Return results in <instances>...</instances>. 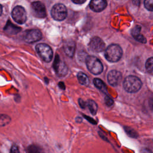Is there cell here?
<instances>
[{"label": "cell", "mask_w": 153, "mask_h": 153, "mask_svg": "<svg viewBox=\"0 0 153 153\" xmlns=\"http://www.w3.org/2000/svg\"><path fill=\"white\" fill-rule=\"evenodd\" d=\"M123 50L121 47L116 44H112L109 45L105 51L106 59L111 62H117L122 57Z\"/></svg>", "instance_id": "6da1fadb"}, {"label": "cell", "mask_w": 153, "mask_h": 153, "mask_svg": "<svg viewBox=\"0 0 153 153\" xmlns=\"http://www.w3.org/2000/svg\"><path fill=\"white\" fill-rule=\"evenodd\" d=\"M123 87L125 90L128 93H136L140 89L142 82L137 76L129 75L124 79Z\"/></svg>", "instance_id": "7a4b0ae2"}, {"label": "cell", "mask_w": 153, "mask_h": 153, "mask_svg": "<svg viewBox=\"0 0 153 153\" xmlns=\"http://www.w3.org/2000/svg\"><path fill=\"white\" fill-rule=\"evenodd\" d=\"M88 71L94 75H99L103 71V66L100 60L94 56H89L85 59Z\"/></svg>", "instance_id": "3957f363"}, {"label": "cell", "mask_w": 153, "mask_h": 153, "mask_svg": "<svg viewBox=\"0 0 153 153\" xmlns=\"http://www.w3.org/2000/svg\"><path fill=\"white\" fill-rule=\"evenodd\" d=\"M36 51L41 59L45 62H50L53 59V50L46 44H38L35 47Z\"/></svg>", "instance_id": "277c9868"}, {"label": "cell", "mask_w": 153, "mask_h": 153, "mask_svg": "<svg viewBox=\"0 0 153 153\" xmlns=\"http://www.w3.org/2000/svg\"><path fill=\"white\" fill-rule=\"evenodd\" d=\"M68 11L66 7L62 4H55L51 10V17L57 21L63 20L67 16Z\"/></svg>", "instance_id": "5b68a950"}, {"label": "cell", "mask_w": 153, "mask_h": 153, "mask_svg": "<svg viewBox=\"0 0 153 153\" xmlns=\"http://www.w3.org/2000/svg\"><path fill=\"white\" fill-rule=\"evenodd\" d=\"M11 16L16 23L20 25L25 23L27 20V14L25 9L19 5H17L13 8Z\"/></svg>", "instance_id": "8992f818"}, {"label": "cell", "mask_w": 153, "mask_h": 153, "mask_svg": "<svg viewBox=\"0 0 153 153\" xmlns=\"http://www.w3.org/2000/svg\"><path fill=\"white\" fill-rule=\"evenodd\" d=\"M42 33L41 32L36 29H32L25 31L23 39L25 42L27 43H33L37 42L41 39Z\"/></svg>", "instance_id": "52a82bcc"}, {"label": "cell", "mask_w": 153, "mask_h": 153, "mask_svg": "<svg viewBox=\"0 0 153 153\" xmlns=\"http://www.w3.org/2000/svg\"><path fill=\"white\" fill-rule=\"evenodd\" d=\"M31 11L33 15L38 18L46 16V10L44 4L39 1H35L31 4Z\"/></svg>", "instance_id": "ba28073f"}, {"label": "cell", "mask_w": 153, "mask_h": 153, "mask_svg": "<svg viewBox=\"0 0 153 153\" xmlns=\"http://www.w3.org/2000/svg\"><path fill=\"white\" fill-rule=\"evenodd\" d=\"M89 49L96 53L103 51L105 48V44L104 41L98 36H94L90 40L88 44Z\"/></svg>", "instance_id": "9c48e42d"}, {"label": "cell", "mask_w": 153, "mask_h": 153, "mask_svg": "<svg viewBox=\"0 0 153 153\" xmlns=\"http://www.w3.org/2000/svg\"><path fill=\"white\" fill-rule=\"evenodd\" d=\"M53 68L57 75L60 77L65 76L68 72V68L66 64L60 60L58 55L56 56V58L54 61Z\"/></svg>", "instance_id": "30bf717a"}, {"label": "cell", "mask_w": 153, "mask_h": 153, "mask_svg": "<svg viewBox=\"0 0 153 153\" xmlns=\"http://www.w3.org/2000/svg\"><path fill=\"white\" fill-rule=\"evenodd\" d=\"M121 78L122 75L121 72L117 70H112L108 74V81L112 86L118 85L120 83Z\"/></svg>", "instance_id": "8fae6325"}, {"label": "cell", "mask_w": 153, "mask_h": 153, "mask_svg": "<svg viewBox=\"0 0 153 153\" xmlns=\"http://www.w3.org/2000/svg\"><path fill=\"white\" fill-rule=\"evenodd\" d=\"M107 5V2L104 0H93L90 2V9L94 12H100L103 11Z\"/></svg>", "instance_id": "7c38bea8"}, {"label": "cell", "mask_w": 153, "mask_h": 153, "mask_svg": "<svg viewBox=\"0 0 153 153\" xmlns=\"http://www.w3.org/2000/svg\"><path fill=\"white\" fill-rule=\"evenodd\" d=\"M63 50L68 56L72 57L75 51V43L72 40L66 41L64 44Z\"/></svg>", "instance_id": "4fadbf2b"}, {"label": "cell", "mask_w": 153, "mask_h": 153, "mask_svg": "<svg viewBox=\"0 0 153 153\" xmlns=\"http://www.w3.org/2000/svg\"><path fill=\"white\" fill-rule=\"evenodd\" d=\"M140 30L141 27L140 26H134L132 30H131V35L135 39H136L137 41L140 42L142 43H145L146 42V38L140 34Z\"/></svg>", "instance_id": "5bb4252c"}, {"label": "cell", "mask_w": 153, "mask_h": 153, "mask_svg": "<svg viewBox=\"0 0 153 153\" xmlns=\"http://www.w3.org/2000/svg\"><path fill=\"white\" fill-rule=\"evenodd\" d=\"M21 30V28L14 25L10 21H8L4 27V31L10 35H16Z\"/></svg>", "instance_id": "9a60e30c"}, {"label": "cell", "mask_w": 153, "mask_h": 153, "mask_svg": "<svg viewBox=\"0 0 153 153\" xmlns=\"http://www.w3.org/2000/svg\"><path fill=\"white\" fill-rule=\"evenodd\" d=\"M77 78L79 82L83 85L87 86L90 83V80L87 75L82 72H79L77 74Z\"/></svg>", "instance_id": "2e32d148"}, {"label": "cell", "mask_w": 153, "mask_h": 153, "mask_svg": "<svg viewBox=\"0 0 153 153\" xmlns=\"http://www.w3.org/2000/svg\"><path fill=\"white\" fill-rule=\"evenodd\" d=\"M93 83L94 84V85L99 89L101 91H102L103 93H107V88L106 87V85L105 84V83L102 81V80H101L99 78H94L93 79Z\"/></svg>", "instance_id": "e0dca14e"}, {"label": "cell", "mask_w": 153, "mask_h": 153, "mask_svg": "<svg viewBox=\"0 0 153 153\" xmlns=\"http://www.w3.org/2000/svg\"><path fill=\"white\" fill-rule=\"evenodd\" d=\"M91 114L93 115H95L97 113V105L96 104V103L92 100H88L87 103H86Z\"/></svg>", "instance_id": "ac0fdd59"}, {"label": "cell", "mask_w": 153, "mask_h": 153, "mask_svg": "<svg viewBox=\"0 0 153 153\" xmlns=\"http://www.w3.org/2000/svg\"><path fill=\"white\" fill-rule=\"evenodd\" d=\"M145 68L148 73L153 74V57H150L146 60Z\"/></svg>", "instance_id": "d6986e66"}, {"label": "cell", "mask_w": 153, "mask_h": 153, "mask_svg": "<svg viewBox=\"0 0 153 153\" xmlns=\"http://www.w3.org/2000/svg\"><path fill=\"white\" fill-rule=\"evenodd\" d=\"M27 153H41V149L39 146L35 145H30L27 148Z\"/></svg>", "instance_id": "ffe728a7"}, {"label": "cell", "mask_w": 153, "mask_h": 153, "mask_svg": "<svg viewBox=\"0 0 153 153\" xmlns=\"http://www.w3.org/2000/svg\"><path fill=\"white\" fill-rule=\"evenodd\" d=\"M144 5L148 10L153 11V0H146L144 2Z\"/></svg>", "instance_id": "44dd1931"}, {"label": "cell", "mask_w": 153, "mask_h": 153, "mask_svg": "<svg viewBox=\"0 0 153 153\" xmlns=\"http://www.w3.org/2000/svg\"><path fill=\"white\" fill-rule=\"evenodd\" d=\"M125 130L126 133L129 135L130 137H137V133L131 128H130L128 127H125Z\"/></svg>", "instance_id": "7402d4cb"}, {"label": "cell", "mask_w": 153, "mask_h": 153, "mask_svg": "<svg viewBox=\"0 0 153 153\" xmlns=\"http://www.w3.org/2000/svg\"><path fill=\"white\" fill-rule=\"evenodd\" d=\"M105 102L106 105L109 106H111L114 103V100H112V99H111L110 97H109L107 95L105 97Z\"/></svg>", "instance_id": "603a6c76"}, {"label": "cell", "mask_w": 153, "mask_h": 153, "mask_svg": "<svg viewBox=\"0 0 153 153\" xmlns=\"http://www.w3.org/2000/svg\"><path fill=\"white\" fill-rule=\"evenodd\" d=\"M10 153H20L19 147L17 146V145L14 144L12 145V146L11 147V149H10Z\"/></svg>", "instance_id": "cb8c5ba5"}, {"label": "cell", "mask_w": 153, "mask_h": 153, "mask_svg": "<svg viewBox=\"0 0 153 153\" xmlns=\"http://www.w3.org/2000/svg\"><path fill=\"white\" fill-rule=\"evenodd\" d=\"M140 153H152V152L148 148H143L140 150Z\"/></svg>", "instance_id": "d4e9b609"}, {"label": "cell", "mask_w": 153, "mask_h": 153, "mask_svg": "<svg viewBox=\"0 0 153 153\" xmlns=\"http://www.w3.org/2000/svg\"><path fill=\"white\" fill-rule=\"evenodd\" d=\"M72 2L75 4H83L85 2V0H72Z\"/></svg>", "instance_id": "484cf974"}, {"label": "cell", "mask_w": 153, "mask_h": 153, "mask_svg": "<svg viewBox=\"0 0 153 153\" xmlns=\"http://www.w3.org/2000/svg\"><path fill=\"white\" fill-rule=\"evenodd\" d=\"M79 105H80V106L82 108H84L85 106H86V103H85L82 100H81L79 99Z\"/></svg>", "instance_id": "4316f807"}]
</instances>
